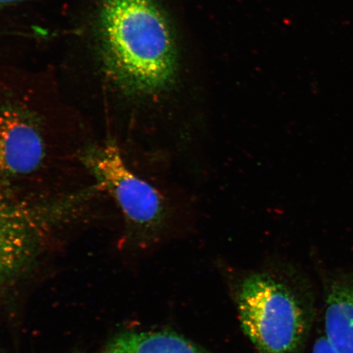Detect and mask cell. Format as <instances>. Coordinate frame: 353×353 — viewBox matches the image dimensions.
I'll use <instances>...</instances> for the list:
<instances>
[{"label": "cell", "mask_w": 353, "mask_h": 353, "mask_svg": "<svg viewBox=\"0 0 353 353\" xmlns=\"http://www.w3.org/2000/svg\"><path fill=\"white\" fill-rule=\"evenodd\" d=\"M82 162L99 188L116 201L128 228L144 242L157 240L169 223V205L158 189L137 175L112 139L88 148Z\"/></svg>", "instance_id": "cell-3"}, {"label": "cell", "mask_w": 353, "mask_h": 353, "mask_svg": "<svg viewBox=\"0 0 353 353\" xmlns=\"http://www.w3.org/2000/svg\"><path fill=\"white\" fill-rule=\"evenodd\" d=\"M324 336L339 353H353V274L334 277L326 289Z\"/></svg>", "instance_id": "cell-6"}, {"label": "cell", "mask_w": 353, "mask_h": 353, "mask_svg": "<svg viewBox=\"0 0 353 353\" xmlns=\"http://www.w3.org/2000/svg\"><path fill=\"white\" fill-rule=\"evenodd\" d=\"M241 327L259 353H302L312 321V302L290 282L251 273L237 290Z\"/></svg>", "instance_id": "cell-2"}, {"label": "cell", "mask_w": 353, "mask_h": 353, "mask_svg": "<svg viewBox=\"0 0 353 353\" xmlns=\"http://www.w3.org/2000/svg\"><path fill=\"white\" fill-rule=\"evenodd\" d=\"M48 210L17 196L0 181V286L28 268L39 252Z\"/></svg>", "instance_id": "cell-4"}, {"label": "cell", "mask_w": 353, "mask_h": 353, "mask_svg": "<svg viewBox=\"0 0 353 353\" xmlns=\"http://www.w3.org/2000/svg\"><path fill=\"white\" fill-rule=\"evenodd\" d=\"M311 353H339L334 350V347L331 345L327 339L322 335L317 338L314 345L312 347Z\"/></svg>", "instance_id": "cell-8"}, {"label": "cell", "mask_w": 353, "mask_h": 353, "mask_svg": "<svg viewBox=\"0 0 353 353\" xmlns=\"http://www.w3.org/2000/svg\"><path fill=\"white\" fill-rule=\"evenodd\" d=\"M97 33L105 76L125 94L152 95L173 81L174 37L154 0H101Z\"/></svg>", "instance_id": "cell-1"}, {"label": "cell", "mask_w": 353, "mask_h": 353, "mask_svg": "<svg viewBox=\"0 0 353 353\" xmlns=\"http://www.w3.org/2000/svg\"><path fill=\"white\" fill-rule=\"evenodd\" d=\"M103 353H207L178 334L165 330L119 335Z\"/></svg>", "instance_id": "cell-7"}, {"label": "cell", "mask_w": 353, "mask_h": 353, "mask_svg": "<svg viewBox=\"0 0 353 353\" xmlns=\"http://www.w3.org/2000/svg\"><path fill=\"white\" fill-rule=\"evenodd\" d=\"M42 123L19 103H0V181L26 178L41 169L47 157Z\"/></svg>", "instance_id": "cell-5"}, {"label": "cell", "mask_w": 353, "mask_h": 353, "mask_svg": "<svg viewBox=\"0 0 353 353\" xmlns=\"http://www.w3.org/2000/svg\"><path fill=\"white\" fill-rule=\"evenodd\" d=\"M22 1H24V0H0V10H2L3 8H6L7 6H12V4H15Z\"/></svg>", "instance_id": "cell-9"}]
</instances>
